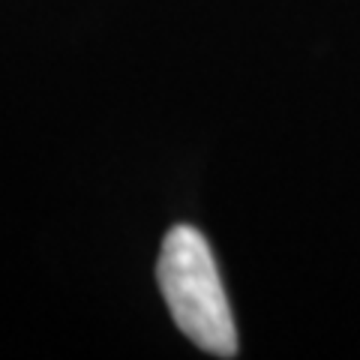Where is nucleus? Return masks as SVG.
I'll use <instances>...</instances> for the list:
<instances>
[{
  "label": "nucleus",
  "mask_w": 360,
  "mask_h": 360,
  "mask_svg": "<svg viewBox=\"0 0 360 360\" xmlns=\"http://www.w3.org/2000/svg\"><path fill=\"white\" fill-rule=\"evenodd\" d=\"M156 279L180 333L207 354H238V330L229 295L205 234L193 225H174L162 240Z\"/></svg>",
  "instance_id": "obj_1"
}]
</instances>
